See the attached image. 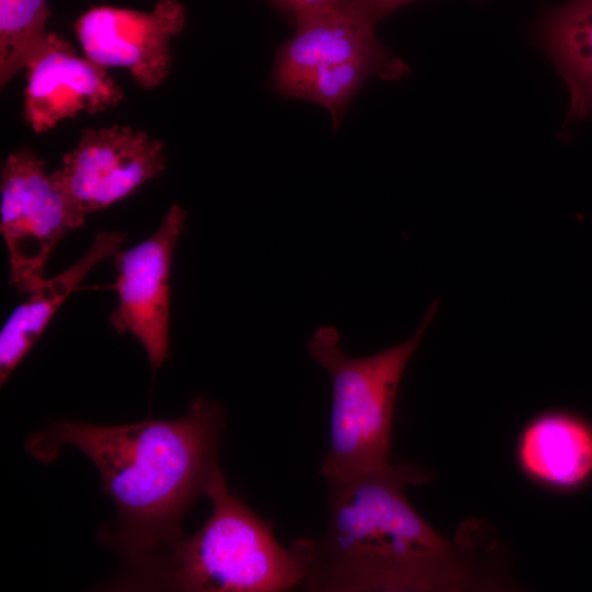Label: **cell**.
Segmentation results:
<instances>
[{
  "label": "cell",
  "mask_w": 592,
  "mask_h": 592,
  "mask_svg": "<svg viewBox=\"0 0 592 592\" xmlns=\"http://www.w3.org/2000/svg\"><path fill=\"white\" fill-rule=\"evenodd\" d=\"M388 464L329 483L328 525L291 544L312 592L464 591L483 587L467 544L449 540L414 509L406 488L431 479Z\"/></svg>",
  "instance_id": "1"
},
{
  "label": "cell",
  "mask_w": 592,
  "mask_h": 592,
  "mask_svg": "<svg viewBox=\"0 0 592 592\" xmlns=\"http://www.w3.org/2000/svg\"><path fill=\"white\" fill-rule=\"evenodd\" d=\"M224 426L220 405L195 397L187 413L172 420L54 422L27 437L25 449L50 463L72 446L94 464L118 516L116 532L103 537L133 565L182 534L180 521L219 466Z\"/></svg>",
  "instance_id": "2"
},
{
  "label": "cell",
  "mask_w": 592,
  "mask_h": 592,
  "mask_svg": "<svg viewBox=\"0 0 592 592\" xmlns=\"http://www.w3.org/2000/svg\"><path fill=\"white\" fill-rule=\"evenodd\" d=\"M213 512L193 535L183 533L132 565L115 587L194 592H281L303 585V568L272 526L234 494L218 466L207 485Z\"/></svg>",
  "instance_id": "3"
},
{
  "label": "cell",
  "mask_w": 592,
  "mask_h": 592,
  "mask_svg": "<svg viewBox=\"0 0 592 592\" xmlns=\"http://www.w3.org/2000/svg\"><path fill=\"white\" fill-rule=\"evenodd\" d=\"M437 309V301L430 305L408 340L365 357L346 355L332 326L314 332L307 351L332 383L329 444L319 469L328 485L390 464L399 385Z\"/></svg>",
  "instance_id": "4"
},
{
  "label": "cell",
  "mask_w": 592,
  "mask_h": 592,
  "mask_svg": "<svg viewBox=\"0 0 592 592\" xmlns=\"http://www.w3.org/2000/svg\"><path fill=\"white\" fill-rule=\"evenodd\" d=\"M0 230L9 254L10 281L30 293L60 239L78 228L45 162L32 149L9 155L1 168Z\"/></svg>",
  "instance_id": "5"
},
{
  "label": "cell",
  "mask_w": 592,
  "mask_h": 592,
  "mask_svg": "<svg viewBox=\"0 0 592 592\" xmlns=\"http://www.w3.org/2000/svg\"><path fill=\"white\" fill-rule=\"evenodd\" d=\"M163 145L127 126L84 129L52 173L77 226L87 215L119 202L166 167Z\"/></svg>",
  "instance_id": "6"
},
{
  "label": "cell",
  "mask_w": 592,
  "mask_h": 592,
  "mask_svg": "<svg viewBox=\"0 0 592 592\" xmlns=\"http://www.w3.org/2000/svg\"><path fill=\"white\" fill-rule=\"evenodd\" d=\"M186 210L172 205L158 229L147 239L117 251V278L113 288L117 306L110 323L143 344L152 371L169 357L170 273L175 244L183 232Z\"/></svg>",
  "instance_id": "7"
},
{
  "label": "cell",
  "mask_w": 592,
  "mask_h": 592,
  "mask_svg": "<svg viewBox=\"0 0 592 592\" xmlns=\"http://www.w3.org/2000/svg\"><path fill=\"white\" fill-rule=\"evenodd\" d=\"M179 0H158L149 12L98 5L75 23L84 55L98 65L128 69L137 84L152 89L171 68L170 42L184 27Z\"/></svg>",
  "instance_id": "8"
},
{
  "label": "cell",
  "mask_w": 592,
  "mask_h": 592,
  "mask_svg": "<svg viewBox=\"0 0 592 592\" xmlns=\"http://www.w3.org/2000/svg\"><path fill=\"white\" fill-rule=\"evenodd\" d=\"M23 116L35 133L52 129L80 113L116 106L123 92L106 69L57 33H47L29 59Z\"/></svg>",
  "instance_id": "9"
},
{
  "label": "cell",
  "mask_w": 592,
  "mask_h": 592,
  "mask_svg": "<svg viewBox=\"0 0 592 592\" xmlns=\"http://www.w3.org/2000/svg\"><path fill=\"white\" fill-rule=\"evenodd\" d=\"M515 460L534 485L573 494L592 483V420L565 408L535 414L519 433Z\"/></svg>",
  "instance_id": "10"
},
{
  "label": "cell",
  "mask_w": 592,
  "mask_h": 592,
  "mask_svg": "<svg viewBox=\"0 0 592 592\" xmlns=\"http://www.w3.org/2000/svg\"><path fill=\"white\" fill-rule=\"evenodd\" d=\"M376 22L360 0H343L296 23L280 52L275 84L318 67L387 54L375 36Z\"/></svg>",
  "instance_id": "11"
},
{
  "label": "cell",
  "mask_w": 592,
  "mask_h": 592,
  "mask_svg": "<svg viewBox=\"0 0 592 592\" xmlns=\"http://www.w3.org/2000/svg\"><path fill=\"white\" fill-rule=\"evenodd\" d=\"M125 239L118 231L98 234L87 252L68 269L44 278L16 306L0 332V382L9 378L44 332L69 294L100 261L113 257Z\"/></svg>",
  "instance_id": "12"
},
{
  "label": "cell",
  "mask_w": 592,
  "mask_h": 592,
  "mask_svg": "<svg viewBox=\"0 0 592 592\" xmlns=\"http://www.w3.org/2000/svg\"><path fill=\"white\" fill-rule=\"evenodd\" d=\"M535 35L569 87L570 118L592 115V0L545 8Z\"/></svg>",
  "instance_id": "13"
},
{
  "label": "cell",
  "mask_w": 592,
  "mask_h": 592,
  "mask_svg": "<svg viewBox=\"0 0 592 592\" xmlns=\"http://www.w3.org/2000/svg\"><path fill=\"white\" fill-rule=\"evenodd\" d=\"M406 71V65L387 53L318 67L277 84V88L287 95L325 105L337 121L343 106L371 75L396 79Z\"/></svg>",
  "instance_id": "14"
},
{
  "label": "cell",
  "mask_w": 592,
  "mask_h": 592,
  "mask_svg": "<svg viewBox=\"0 0 592 592\" xmlns=\"http://www.w3.org/2000/svg\"><path fill=\"white\" fill-rule=\"evenodd\" d=\"M46 0H0V84L7 86L46 37Z\"/></svg>",
  "instance_id": "15"
},
{
  "label": "cell",
  "mask_w": 592,
  "mask_h": 592,
  "mask_svg": "<svg viewBox=\"0 0 592 592\" xmlns=\"http://www.w3.org/2000/svg\"><path fill=\"white\" fill-rule=\"evenodd\" d=\"M291 12L296 23L319 13L343 0H273Z\"/></svg>",
  "instance_id": "16"
},
{
  "label": "cell",
  "mask_w": 592,
  "mask_h": 592,
  "mask_svg": "<svg viewBox=\"0 0 592 592\" xmlns=\"http://www.w3.org/2000/svg\"><path fill=\"white\" fill-rule=\"evenodd\" d=\"M371 12L376 21H379L399 7L414 0H360Z\"/></svg>",
  "instance_id": "17"
}]
</instances>
